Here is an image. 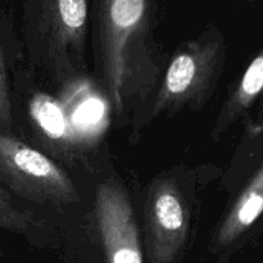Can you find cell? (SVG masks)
I'll list each match as a JSON object with an SVG mask.
<instances>
[{
  "mask_svg": "<svg viewBox=\"0 0 263 263\" xmlns=\"http://www.w3.org/2000/svg\"><path fill=\"white\" fill-rule=\"evenodd\" d=\"M263 86V54L259 51L251 61L240 81L223 104L212 130L213 139L225 133L238 118H240L261 95Z\"/></svg>",
  "mask_w": 263,
  "mask_h": 263,
  "instance_id": "cell-6",
  "label": "cell"
},
{
  "mask_svg": "<svg viewBox=\"0 0 263 263\" xmlns=\"http://www.w3.org/2000/svg\"><path fill=\"white\" fill-rule=\"evenodd\" d=\"M31 116L39 128L53 140H67L69 136V123L63 108L49 95L37 94L31 102Z\"/></svg>",
  "mask_w": 263,
  "mask_h": 263,
  "instance_id": "cell-8",
  "label": "cell"
},
{
  "mask_svg": "<svg viewBox=\"0 0 263 263\" xmlns=\"http://www.w3.org/2000/svg\"><path fill=\"white\" fill-rule=\"evenodd\" d=\"M35 4L54 50H81L86 32V0H35Z\"/></svg>",
  "mask_w": 263,
  "mask_h": 263,
  "instance_id": "cell-4",
  "label": "cell"
},
{
  "mask_svg": "<svg viewBox=\"0 0 263 263\" xmlns=\"http://www.w3.org/2000/svg\"><path fill=\"white\" fill-rule=\"evenodd\" d=\"M98 5L105 86L115 107L121 110L131 48L146 23L149 0H98Z\"/></svg>",
  "mask_w": 263,
  "mask_h": 263,
  "instance_id": "cell-1",
  "label": "cell"
},
{
  "mask_svg": "<svg viewBox=\"0 0 263 263\" xmlns=\"http://www.w3.org/2000/svg\"><path fill=\"white\" fill-rule=\"evenodd\" d=\"M222 58L221 39H199L177 51L164 74L153 115L200 104L212 89Z\"/></svg>",
  "mask_w": 263,
  "mask_h": 263,
  "instance_id": "cell-2",
  "label": "cell"
},
{
  "mask_svg": "<svg viewBox=\"0 0 263 263\" xmlns=\"http://www.w3.org/2000/svg\"><path fill=\"white\" fill-rule=\"evenodd\" d=\"M12 125V102H10L8 77L0 51V128L5 130Z\"/></svg>",
  "mask_w": 263,
  "mask_h": 263,
  "instance_id": "cell-9",
  "label": "cell"
},
{
  "mask_svg": "<svg viewBox=\"0 0 263 263\" xmlns=\"http://www.w3.org/2000/svg\"><path fill=\"white\" fill-rule=\"evenodd\" d=\"M113 263H141L140 252L138 249H123L112 256Z\"/></svg>",
  "mask_w": 263,
  "mask_h": 263,
  "instance_id": "cell-10",
  "label": "cell"
},
{
  "mask_svg": "<svg viewBox=\"0 0 263 263\" xmlns=\"http://www.w3.org/2000/svg\"><path fill=\"white\" fill-rule=\"evenodd\" d=\"M0 175L12 189L39 202L71 203L77 192L51 159L0 128Z\"/></svg>",
  "mask_w": 263,
  "mask_h": 263,
  "instance_id": "cell-3",
  "label": "cell"
},
{
  "mask_svg": "<svg viewBox=\"0 0 263 263\" xmlns=\"http://www.w3.org/2000/svg\"><path fill=\"white\" fill-rule=\"evenodd\" d=\"M263 210V171L258 168L231 207L221 230L223 240L231 239L253 225Z\"/></svg>",
  "mask_w": 263,
  "mask_h": 263,
  "instance_id": "cell-7",
  "label": "cell"
},
{
  "mask_svg": "<svg viewBox=\"0 0 263 263\" xmlns=\"http://www.w3.org/2000/svg\"><path fill=\"white\" fill-rule=\"evenodd\" d=\"M146 217L161 243L172 246L186 230L187 205L184 195L171 180L154 182L146 197Z\"/></svg>",
  "mask_w": 263,
  "mask_h": 263,
  "instance_id": "cell-5",
  "label": "cell"
}]
</instances>
